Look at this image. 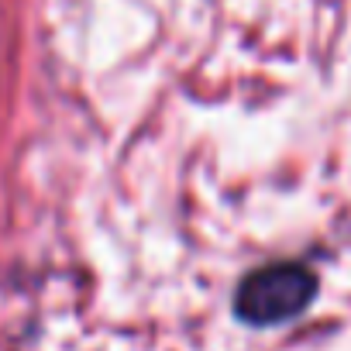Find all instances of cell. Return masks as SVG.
Wrapping results in <instances>:
<instances>
[{
    "instance_id": "6da1fadb",
    "label": "cell",
    "mask_w": 351,
    "mask_h": 351,
    "mask_svg": "<svg viewBox=\"0 0 351 351\" xmlns=\"http://www.w3.org/2000/svg\"><path fill=\"white\" fill-rule=\"evenodd\" d=\"M317 296V276L300 262H276L241 279L234 293L238 320L252 327H272L300 317Z\"/></svg>"
}]
</instances>
